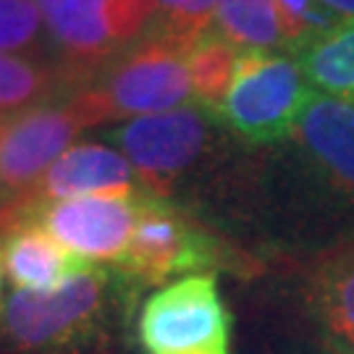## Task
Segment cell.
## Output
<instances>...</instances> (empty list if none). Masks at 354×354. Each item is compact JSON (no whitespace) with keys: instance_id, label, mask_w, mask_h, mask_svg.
<instances>
[{"instance_id":"6da1fadb","label":"cell","mask_w":354,"mask_h":354,"mask_svg":"<svg viewBox=\"0 0 354 354\" xmlns=\"http://www.w3.org/2000/svg\"><path fill=\"white\" fill-rule=\"evenodd\" d=\"M189 48L174 37L147 32L118 53L87 87H79L95 127L192 105Z\"/></svg>"},{"instance_id":"7a4b0ae2","label":"cell","mask_w":354,"mask_h":354,"mask_svg":"<svg viewBox=\"0 0 354 354\" xmlns=\"http://www.w3.org/2000/svg\"><path fill=\"white\" fill-rule=\"evenodd\" d=\"M53 58L74 89L87 87L121 50L150 32L152 0H37Z\"/></svg>"},{"instance_id":"3957f363","label":"cell","mask_w":354,"mask_h":354,"mask_svg":"<svg viewBox=\"0 0 354 354\" xmlns=\"http://www.w3.org/2000/svg\"><path fill=\"white\" fill-rule=\"evenodd\" d=\"M108 291L111 273L97 266L53 291H13L0 310L3 333L21 352H74L97 336Z\"/></svg>"},{"instance_id":"277c9868","label":"cell","mask_w":354,"mask_h":354,"mask_svg":"<svg viewBox=\"0 0 354 354\" xmlns=\"http://www.w3.org/2000/svg\"><path fill=\"white\" fill-rule=\"evenodd\" d=\"M315 87L297 58L283 53L241 50L218 121L250 145H270L294 134Z\"/></svg>"},{"instance_id":"5b68a950","label":"cell","mask_w":354,"mask_h":354,"mask_svg":"<svg viewBox=\"0 0 354 354\" xmlns=\"http://www.w3.org/2000/svg\"><path fill=\"white\" fill-rule=\"evenodd\" d=\"M137 330L145 354L231 352V315L213 273L160 286L142 304Z\"/></svg>"},{"instance_id":"8992f818","label":"cell","mask_w":354,"mask_h":354,"mask_svg":"<svg viewBox=\"0 0 354 354\" xmlns=\"http://www.w3.org/2000/svg\"><path fill=\"white\" fill-rule=\"evenodd\" d=\"M89 127L95 124L79 89L0 115V192L11 203H26L48 168Z\"/></svg>"},{"instance_id":"52a82bcc","label":"cell","mask_w":354,"mask_h":354,"mask_svg":"<svg viewBox=\"0 0 354 354\" xmlns=\"http://www.w3.org/2000/svg\"><path fill=\"white\" fill-rule=\"evenodd\" d=\"M223 260L221 244L165 197L145 189L137 228L115 270L127 279L152 286L171 279L207 273Z\"/></svg>"},{"instance_id":"ba28073f","label":"cell","mask_w":354,"mask_h":354,"mask_svg":"<svg viewBox=\"0 0 354 354\" xmlns=\"http://www.w3.org/2000/svg\"><path fill=\"white\" fill-rule=\"evenodd\" d=\"M213 121L218 118L192 102L176 111L124 121L108 137L134 165L145 189L165 197L168 187L203 158Z\"/></svg>"},{"instance_id":"9c48e42d","label":"cell","mask_w":354,"mask_h":354,"mask_svg":"<svg viewBox=\"0 0 354 354\" xmlns=\"http://www.w3.org/2000/svg\"><path fill=\"white\" fill-rule=\"evenodd\" d=\"M142 192L134 194H92L48 203H21L19 215L35 221L66 250L89 263L118 266L129 250L140 218Z\"/></svg>"},{"instance_id":"30bf717a","label":"cell","mask_w":354,"mask_h":354,"mask_svg":"<svg viewBox=\"0 0 354 354\" xmlns=\"http://www.w3.org/2000/svg\"><path fill=\"white\" fill-rule=\"evenodd\" d=\"M294 140L320 181L354 203V100L315 89L294 127Z\"/></svg>"},{"instance_id":"8fae6325","label":"cell","mask_w":354,"mask_h":354,"mask_svg":"<svg viewBox=\"0 0 354 354\" xmlns=\"http://www.w3.org/2000/svg\"><path fill=\"white\" fill-rule=\"evenodd\" d=\"M140 189H145V184L124 152L100 142H82L71 145L48 168V174L37 181L26 203L71 200L92 194H134Z\"/></svg>"},{"instance_id":"7c38bea8","label":"cell","mask_w":354,"mask_h":354,"mask_svg":"<svg viewBox=\"0 0 354 354\" xmlns=\"http://www.w3.org/2000/svg\"><path fill=\"white\" fill-rule=\"evenodd\" d=\"M3 270L16 291H53L87 273L95 263L66 250L45 228L19 215L0 236Z\"/></svg>"},{"instance_id":"4fadbf2b","label":"cell","mask_w":354,"mask_h":354,"mask_svg":"<svg viewBox=\"0 0 354 354\" xmlns=\"http://www.w3.org/2000/svg\"><path fill=\"white\" fill-rule=\"evenodd\" d=\"M307 299L323 344L336 354H354V250L330 254L315 268Z\"/></svg>"},{"instance_id":"5bb4252c","label":"cell","mask_w":354,"mask_h":354,"mask_svg":"<svg viewBox=\"0 0 354 354\" xmlns=\"http://www.w3.org/2000/svg\"><path fill=\"white\" fill-rule=\"evenodd\" d=\"M66 92H74V87L55 58L45 61L0 53V115L19 113Z\"/></svg>"},{"instance_id":"9a60e30c","label":"cell","mask_w":354,"mask_h":354,"mask_svg":"<svg viewBox=\"0 0 354 354\" xmlns=\"http://www.w3.org/2000/svg\"><path fill=\"white\" fill-rule=\"evenodd\" d=\"M215 29L239 50L279 53L286 48L276 0H221Z\"/></svg>"},{"instance_id":"2e32d148","label":"cell","mask_w":354,"mask_h":354,"mask_svg":"<svg viewBox=\"0 0 354 354\" xmlns=\"http://www.w3.org/2000/svg\"><path fill=\"white\" fill-rule=\"evenodd\" d=\"M239 48L231 45L218 29L205 32L189 48V76H192V95L194 105L218 118L223 100H226L236 61H239Z\"/></svg>"},{"instance_id":"e0dca14e","label":"cell","mask_w":354,"mask_h":354,"mask_svg":"<svg viewBox=\"0 0 354 354\" xmlns=\"http://www.w3.org/2000/svg\"><path fill=\"white\" fill-rule=\"evenodd\" d=\"M297 61L317 92L354 100V21L299 50Z\"/></svg>"},{"instance_id":"ac0fdd59","label":"cell","mask_w":354,"mask_h":354,"mask_svg":"<svg viewBox=\"0 0 354 354\" xmlns=\"http://www.w3.org/2000/svg\"><path fill=\"white\" fill-rule=\"evenodd\" d=\"M0 53L53 61V45L37 0H0Z\"/></svg>"},{"instance_id":"d6986e66","label":"cell","mask_w":354,"mask_h":354,"mask_svg":"<svg viewBox=\"0 0 354 354\" xmlns=\"http://www.w3.org/2000/svg\"><path fill=\"white\" fill-rule=\"evenodd\" d=\"M221 0H152L155 19L150 32L194 45L205 32L215 29V13Z\"/></svg>"},{"instance_id":"ffe728a7","label":"cell","mask_w":354,"mask_h":354,"mask_svg":"<svg viewBox=\"0 0 354 354\" xmlns=\"http://www.w3.org/2000/svg\"><path fill=\"white\" fill-rule=\"evenodd\" d=\"M276 3L286 35V48L294 53L315 45L317 39L328 37L339 26L346 24L323 0H276Z\"/></svg>"},{"instance_id":"44dd1931","label":"cell","mask_w":354,"mask_h":354,"mask_svg":"<svg viewBox=\"0 0 354 354\" xmlns=\"http://www.w3.org/2000/svg\"><path fill=\"white\" fill-rule=\"evenodd\" d=\"M330 11L336 13L342 21H354V0H323Z\"/></svg>"},{"instance_id":"7402d4cb","label":"cell","mask_w":354,"mask_h":354,"mask_svg":"<svg viewBox=\"0 0 354 354\" xmlns=\"http://www.w3.org/2000/svg\"><path fill=\"white\" fill-rule=\"evenodd\" d=\"M16 207H19V203H11L3 192H0V226H11L13 218H16Z\"/></svg>"},{"instance_id":"603a6c76","label":"cell","mask_w":354,"mask_h":354,"mask_svg":"<svg viewBox=\"0 0 354 354\" xmlns=\"http://www.w3.org/2000/svg\"><path fill=\"white\" fill-rule=\"evenodd\" d=\"M281 354H336L330 346H326V344H313V346H289L286 352Z\"/></svg>"},{"instance_id":"cb8c5ba5","label":"cell","mask_w":354,"mask_h":354,"mask_svg":"<svg viewBox=\"0 0 354 354\" xmlns=\"http://www.w3.org/2000/svg\"><path fill=\"white\" fill-rule=\"evenodd\" d=\"M3 276H6V270H3V252H0V291H3Z\"/></svg>"},{"instance_id":"d4e9b609","label":"cell","mask_w":354,"mask_h":354,"mask_svg":"<svg viewBox=\"0 0 354 354\" xmlns=\"http://www.w3.org/2000/svg\"><path fill=\"white\" fill-rule=\"evenodd\" d=\"M3 234H6V226H0V236H3Z\"/></svg>"}]
</instances>
